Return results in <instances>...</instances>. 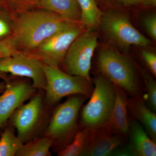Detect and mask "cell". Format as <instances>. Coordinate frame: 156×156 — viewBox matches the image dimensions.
<instances>
[{
	"mask_svg": "<svg viewBox=\"0 0 156 156\" xmlns=\"http://www.w3.org/2000/svg\"><path fill=\"white\" fill-rule=\"evenodd\" d=\"M0 127H1V126H0Z\"/></svg>",
	"mask_w": 156,
	"mask_h": 156,
	"instance_id": "obj_33",
	"label": "cell"
},
{
	"mask_svg": "<svg viewBox=\"0 0 156 156\" xmlns=\"http://www.w3.org/2000/svg\"><path fill=\"white\" fill-rule=\"evenodd\" d=\"M92 129L85 127L75 135L70 144L60 151L58 156H87L91 141Z\"/></svg>",
	"mask_w": 156,
	"mask_h": 156,
	"instance_id": "obj_17",
	"label": "cell"
},
{
	"mask_svg": "<svg viewBox=\"0 0 156 156\" xmlns=\"http://www.w3.org/2000/svg\"><path fill=\"white\" fill-rule=\"evenodd\" d=\"M128 106L136 121L141 124L149 136L156 142L155 112L146 105L139 95L128 98Z\"/></svg>",
	"mask_w": 156,
	"mask_h": 156,
	"instance_id": "obj_14",
	"label": "cell"
},
{
	"mask_svg": "<svg viewBox=\"0 0 156 156\" xmlns=\"http://www.w3.org/2000/svg\"><path fill=\"white\" fill-rule=\"evenodd\" d=\"M90 100L81 112V122L85 127L93 129L105 125L113 107L115 87L103 75L96 77Z\"/></svg>",
	"mask_w": 156,
	"mask_h": 156,
	"instance_id": "obj_3",
	"label": "cell"
},
{
	"mask_svg": "<svg viewBox=\"0 0 156 156\" xmlns=\"http://www.w3.org/2000/svg\"><path fill=\"white\" fill-rule=\"evenodd\" d=\"M127 93L123 89L115 87V98L113 107L105 126L113 134L128 136L130 122L128 115Z\"/></svg>",
	"mask_w": 156,
	"mask_h": 156,
	"instance_id": "obj_12",
	"label": "cell"
},
{
	"mask_svg": "<svg viewBox=\"0 0 156 156\" xmlns=\"http://www.w3.org/2000/svg\"><path fill=\"white\" fill-rule=\"evenodd\" d=\"M18 45L13 35L0 41V58L13 55L17 52Z\"/></svg>",
	"mask_w": 156,
	"mask_h": 156,
	"instance_id": "obj_24",
	"label": "cell"
},
{
	"mask_svg": "<svg viewBox=\"0 0 156 156\" xmlns=\"http://www.w3.org/2000/svg\"><path fill=\"white\" fill-rule=\"evenodd\" d=\"M97 44V35L92 29L82 33L73 42L65 56L63 61L67 73L91 82L90 71Z\"/></svg>",
	"mask_w": 156,
	"mask_h": 156,
	"instance_id": "obj_6",
	"label": "cell"
},
{
	"mask_svg": "<svg viewBox=\"0 0 156 156\" xmlns=\"http://www.w3.org/2000/svg\"><path fill=\"white\" fill-rule=\"evenodd\" d=\"M142 58L150 70L155 76H156V55L154 53L148 50H143L142 52Z\"/></svg>",
	"mask_w": 156,
	"mask_h": 156,
	"instance_id": "obj_26",
	"label": "cell"
},
{
	"mask_svg": "<svg viewBox=\"0 0 156 156\" xmlns=\"http://www.w3.org/2000/svg\"><path fill=\"white\" fill-rule=\"evenodd\" d=\"M109 156H135L133 149L129 145L120 146L112 152Z\"/></svg>",
	"mask_w": 156,
	"mask_h": 156,
	"instance_id": "obj_27",
	"label": "cell"
},
{
	"mask_svg": "<svg viewBox=\"0 0 156 156\" xmlns=\"http://www.w3.org/2000/svg\"><path fill=\"white\" fill-rule=\"evenodd\" d=\"M125 136L113 134L105 126L92 129L91 141L87 156H107L123 145Z\"/></svg>",
	"mask_w": 156,
	"mask_h": 156,
	"instance_id": "obj_13",
	"label": "cell"
},
{
	"mask_svg": "<svg viewBox=\"0 0 156 156\" xmlns=\"http://www.w3.org/2000/svg\"><path fill=\"white\" fill-rule=\"evenodd\" d=\"M81 11L80 20L88 29L99 24L102 12L98 8L95 0H77Z\"/></svg>",
	"mask_w": 156,
	"mask_h": 156,
	"instance_id": "obj_18",
	"label": "cell"
},
{
	"mask_svg": "<svg viewBox=\"0 0 156 156\" xmlns=\"http://www.w3.org/2000/svg\"><path fill=\"white\" fill-rule=\"evenodd\" d=\"M108 0H95V2L97 4V2H105L107 1Z\"/></svg>",
	"mask_w": 156,
	"mask_h": 156,
	"instance_id": "obj_32",
	"label": "cell"
},
{
	"mask_svg": "<svg viewBox=\"0 0 156 156\" xmlns=\"http://www.w3.org/2000/svg\"><path fill=\"white\" fill-rule=\"evenodd\" d=\"M35 88L24 82L6 85L0 95V126L2 127L13 113L31 96Z\"/></svg>",
	"mask_w": 156,
	"mask_h": 156,
	"instance_id": "obj_11",
	"label": "cell"
},
{
	"mask_svg": "<svg viewBox=\"0 0 156 156\" xmlns=\"http://www.w3.org/2000/svg\"><path fill=\"white\" fill-rule=\"evenodd\" d=\"M146 91L144 99L147 102L148 106L154 112L156 110V83L154 79L144 70H141Z\"/></svg>",
	"mask_w": 156,
	"mask_h": 156,
	"instance_id": "obj_21",
	"label": "cell"
},
{
	"mask_svg": "<svg viewBox=\"0 0 156 156\" xmlns=\"http://www.w3.org/2000/svg\"><path fill=\"white\" fill-rule=\"evenodd\" d=\"M39 0H0V7L9 13L18 12L32 10L37 7Z\"/></svg>",
	"mask_w": 156,
	"mask_h": 156,
	"instance_id": "obj_22",
	"label": "cell"
},
{
	"mask_svg": "<svg viewBox=\"0 0 156 156\" xmlns=\"http://www.w3.org/2000/svg\"><path fill=\"white\" fill-rule=\"evenodd\" d=\"M9 12L0 7V41L11 35L13 31V22Z\"/></svg>",
	"mask_w": 156,
	"mask_h": 156,
	"instance_id": "obj_23",
	"label": "cell"
},
{
	"mask_svg": "<svg viewBox=\"0 0 156 156\" xmlns=\"http://www.w3.org/2000/svg\"><path fill=\"white\" fill-rule=\"evenodd\" d=\"M87 97L75 95L60 105L54 112L47 129L48 136L60 139L71 132L75 128L79 111Z\"/></svg>",
	"mask_w": 156,
	"mask_h": 156,
	"instance_id": "obj_9",
	"label": "cell"
},
{
	"mask_svg": "<svg viewBox=\"0 0 156 156\" xmlns=\"http://www.w3.org/2000/svg\"><path fill=\"white\" fill-rule=\"evenodd\" d=\"M20 13L13 22L12 34L18 46L35 50L54 34L70 23L56 13L40 9Z\"/></svg>",
	"mask_w": 156,
	"mask_h": 156,
	"instance_id": "obj_1",
	"label": "cell"
},
{
	"mask_svg": "<svg viewBox=\"0 0 156 156\" xmlns=\"http://www.w3.org/2000/svg\"><path fill=\"white\" fill-rule=\"evenodd\" d=\"M83 28L70 23L36 49V56L45 64L58 65L63 61L73 42L82 33Z\"/></svg>",
	"mask_w": 156,
	"mask_h": 156,
	"instance_id": "obj_8",
	"label": "cell"
},
{
	"mask_svg": "<svg viewBox=\"0 0 156 156\" xmlns=\"http://www.w3.org/2000/svg\"><path fill=\"white\" fill-rule=\"evenodd\" d=\"M44 65V62L37 56L18 51L11 56L0 58V72L30 78L35 89H45Z\"/></svg>",
	"mask_w": 156,
	"mask_h": 156,
	"instance_id": "obj_7",
	"label": "cell"
},
{
	"mask_svg": "<svg viewBox=\"0 0 156 156\" xmlns=\"http://www.w3.org/2000/svg\"><path fill=\"white\" fill-rule=\"evenodd\" d=\"M126 5H143L145 0H119Z\"/></svg>",
	"mask_w": 156,
	"mask_h": 156,
	"instance_id": "obj_28",
	"label": "cell"
},
{
	"mask_svg": "<svg viewBox=\"0 0 156 156\" xmlns=\"http://www.w3.org/2000/svg\"><path fill=\"white\" fill-rule=\"evenodd\" d=\"M102 75L115 87L132 96L139 95V86L134 65L126 56L110 49L101 50L98 58Z\"/></svg>",
	"mask_w": 156,
	"mask_h": 156,
	"instance_id": "obj_2",
	"label": "cell"
},
{
	"mask_svg": "<svg viewBox=\"0 0 156 156\" xmlns=\"http://www.w3.org/2000/svg\"><path fill=\"white\" fill-rule=\"evenodd\" d=\"M44 70L46 99L50 104L57 103L66 96L79 95L88 97L92 94L91 82L87 79L63 72L56 65L44 63Z\"/></svg>",
	"mask_w": 156,
	"mask_h": 156,
	"instance_id": "obj_4",
	"label": "cell"
},
{
	"mask_svg": "<svg viewBox=\"0 0 156 156\" xmlns=\"http://www.w3.org/2000/svg\"><path fill=\"white\" fill-rule=\"evenodd\" d=\"M37 7L56 13L67 22L80 20V9L77 0H39Z\"/></svg>",
	"mask_w": 156,
	"mask_h": 156,
	"instance_id": "obj_16",
	"label": "cell"
},
{
	"mask_svg": "<svg viewBox=\"0 0 156 156\" xmlns=\"http://www.w3.org/2000/svg\"><path fill=\"white\" fill-rule=\"evenodd\" d=\"M156 5V0H145L143 6L145 7H154Z\"/></svg>",
	"mask_w": 156,
	"mask_h": 156,
	"instance_id": "obj_29",
	"label": "cell"
},
{
	"mask_svg": "<svg viewBox=\"0 0 156 156\" xmlns=\"http://www.w3.org/2000/svg\"><path fill=\"white\" fill-rule=\"evenodd\" d=\"M128 135L129 145L133 149L135 156H156V142L151 139L140 123L136 120L130 122Z\"/></svg>",
	"mask_w": 156,
	"mask_h": 156,
	"instance_id": "obj_15",
	"label": "cell"
},
{
	"mask_svg": "<svg viewBox=\"0 0 156 156\" xmlns=\"http://www.w3.org/2000/svg\"><path fill=\"white\" fill-rule=\"evenodd\" d=\"M42 108V98L38 95L13 113L12 123L17 129V137L21 141L27 139L35 128L41 116Z\"/></svg>",
	"mask_w": 156,
	"mask_h": 156,
	"instance_id": "obj_10",
	"label": "cell"
},
{
	"mask_svg": "<svg viewBox=\"0 0 156 156\" xmlns=\"http://www.w3.org/2000/svg\"><path fill=\"white\" fill-rule=\"evenodd\" d=\"M6 85L4 83H2L0 84V93L4 92L5 89Z\"/></svg>",
	"mask_w": 156,
	"mask_h": 156,
	"instance_id": "obj_31",
	"label": "cell"
},
{
	"mask_svg": "<svg viewBox=\"0 0 156 156\" xmlns=\"http://www.w3.org/2000/svg\"><path fill=\"white\" fill-rule=\"evenodd\" d=\"M23 145L22 141L12 130L6 129L0 140V156L16 155Z\"/></svg>",
	"mask_w": 156,
	"mask_h": 156,
	"instance_id": "obj_20",
	"label": "cell"
},
{
	"mask_svg": "<svg viewBox=\"0 0 156 156\" xmlns=\"http://www.w3.org/2000/svg\"><path fill=\"white\" fill-rule=\"evenodd\" d=\"M144 25L147 33L154 40H156V15L151 14L143 18Z\"/></svg>",
	"mask_w": 156,
	"mask_h": 156,
	"instance_id": "obj_25",
	"label": "cell"
},
{
	"mask_svg": "<svg viewBox=\"0 0 156 156\" xmlns=\"http://www.w3.org/2000/svg\"><path fill=\"white\" fill-rule=\"evenodd\" d=\"M0 78L3 79L5 81H7L8 80V78H7V76L6 75L5 73L1 72H0Z\"/></svg>",
	"mask_w": 156,
	"mask_h": 156,
	"instance_id": "obj_30",
	"label": "cell"
},
{
	"mask_svg": "<svg viewBox=\"0 0 156 156\" xmlns=\"http://www.w3.org/2000/svg\"><path fill=\"white\" fill-rule=\"evenodd\" d=\"M53 143L52 138L47 137L34 140L22 147L16 155L21 156H49L50 149Z\"/></svg>",
	"mask_w": 156,
	"mask_h": 156,
	"instance_id": "obj_19",
	"label": "cell"
},
{
	"mask_svg": "<svg viewBox=\"0 0 156 156\" xmlns=\"http://www.w3.org/2000/svg\"><path fill=\"white\" fill-rule=\"evenodd\" d=\"M99 24L107 37L123 48L132 45L148 47L151 41L133 26L129 18L119 12L102 13Z\"/></svg>",
	"mask_w": 156,
	"mask_h": 156,
	"instance_id": "obj_5",
	"label": "cell"
}]
</instances>
